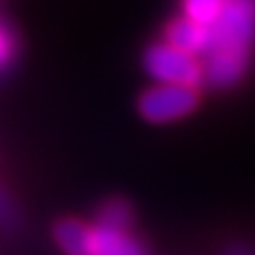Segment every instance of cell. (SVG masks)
Here are the masks:
<instances>
[{
	"mask_svg": "<svg viewBox=\"0 0 255 255\" xmlns=\"http://www.w3.org/2000/svg\"><path fill=\"white\" fill-rule=\"evenodd\" d=\"M226 255H253L247 247H232V249H228Z\"/></svg>",
	"mask_w": 255,
	"mask_h": 255,
	"instance_id": "cell-11",
	"label": "cell"
},
{
	"mask_svg": "<svg viewBox=\"0 0 255 255\" xmlns=\"http://www.w3.org/2000/svg\"><path fill=\"white\" fill-rule=\"evenodd\" d=\"M13 53H15V38L11 30L0 23V68H4L13 60Z\"/></svg>",
	"mask_w": 255,
	"mask_h": 255,
	"instance_id": "cell-10",
	"label": "cell"
},
{
	"mask_svg": "<svg viewBox=\"0 0 255 255\" xmlns=\"http://www.w3.org/2000/svg\"><path fill=\"white\" fill-rule=\"evenodd\" d=\"M4 200H2V198H0V219H4Z\"/></svg>",
	"mask_w": 255,
	"mask_h": 255,
	"instance_id": "cell-12",
	"label": "cell"
},
{
	"mask_svg": "<svg viewBox=\"0 0 255 255\" xmlns=\"http://www.w3.org/2000/svg\"><path fill=\"white\" fill-rule=\"evenodd\" d=\"M223 6H226V0H181L183 17H187L206 28L215 26Z\"/></svg>",
	"mask_w": 255,
	"mask_h": 255,
	"instance_id": "cell-8",
	"label": "cell"
},
{
	"mask_svg": "<svg viewBox=\"0 0 255 255\" xmlns=\"http://www.w3.org/2000/svg\"><path fill=\"white\" fill-rule=\"evenodd\" d=\"M132 223V209L124 200H111L100 209L98 213V226L109 230H119V232H128Z\"/></svg>",
	"mask_w": 255,
	"mask_h": 255,
	"instance_id": "cell-9",
	"label": "cell"
},
{
	"mask_svg": "<svg viewBox=\"0 0 255 255\" xmlns=\"http://www.w3.org/2000/svg\"><path fill=\"white\" fill-rule=\"evenodd\" d=\"M164 43L198 58V55H206L213 49V34H211V28L200 26V23L191 21L187 17H177L166 28Z\"/></svg>",
	"mask_w": 255,
	"mask_h": 255,
	"instance_id": "cell-5",
	"label": "cell"
},
{
	"mask_svg": "<svg viewBox=\"0 0 255 255\" xmlns=\"http://www.w3.org/2000/svg\"><path fill=\"white\" fill-rule=\"evenodd\" d=\"M211 34L213 49L249 51L255 41V0H226Z\"/></svg>",
	"mask_w": 255,
	"mask_h": 255,
	"instance_id": "cell-2",
	"label": "cell"
},
{
	"mask_svg": "<svg viewBox=\"0 0 255 255\" xmlns=\"http://www.w3.org/2000/svg\"><path fill=\"white\" fill-rule=\"evenodd\" d=\"M198 107L196 87L153 85L140 96L138 111L151 124H172L187 117Z\"/></svg>",
	"mask_w": 255,
	"mask_h": 255,
	"instance_id": "cell-3",
	"label": "cell"
},
{
	"mask_svg": "<svg viewBox=\"0 0 255 255\" xmlns=\"http://www.w3.org/2000/svg\"><path fill=\"white\" fill-rule=\"evenodd\" d=\"M55 243L66 255H92V228L77 219L60 221L53 230Z\"/></svg>",
	"mask_w": 255,
	"mask_h": 255,
	"instance_id": "cell-7",
	"label": "cell"
},
{
	"mask_svg": "<svg viewBox=\"0 0 255 255\" xmlns=\"http://www.w3.org/2000/svg\"><path fill=\"white\" fill-rule=\"evenodd\" d=\"M249 68V51L243 49H211L204 55L202 75L213 90H228L245 77Z\"/></svg>",
	"mask_w": 255,
	"mask_h": 255,
	"instance_id": "cell-4",
	"label": "cell"
},
{
	"mask_svg": "<svg viewBox=\"0 0 255 255\" xmlns=\"http://www.w3.org/2000/svg\"><path fill=\"white\" fill-rule=\"evenodd\" d=\"M142 66H145L147 77L155 81V85L196 87L204 79L200 60L168 43L151 45L142 58Z\"/></svg>",
	"mask_w": 255,
	"mask_h": 255,
	"instance_id": "cell-1",
	"label": "cell"
},
{
	"mask_svg": "<svg viewBox=\"0 0 255 255\" xmlns=\"http://www.w3.org/2000/svg\"><path fill=\"white\" fill-rule=\"evenodd\" d=\"M92 255H145V249L128 232L96 226L92 228Z\"/></svg>",
	"mask_w": 255,
	"mask_h": 255,
	"instance_id": "cell-6",
	"label": "cell"
}]
</instances>
